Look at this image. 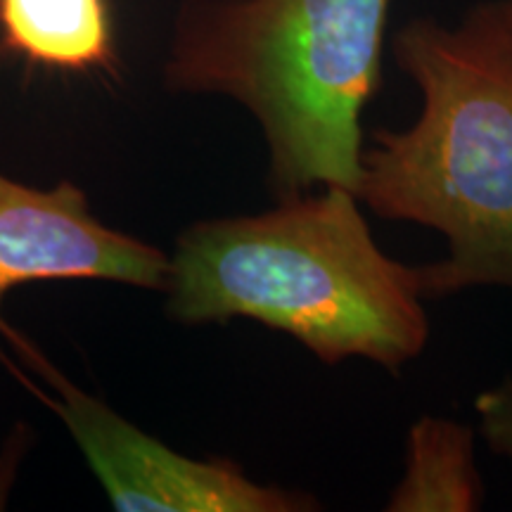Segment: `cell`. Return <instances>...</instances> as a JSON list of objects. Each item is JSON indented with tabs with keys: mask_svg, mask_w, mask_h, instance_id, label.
<instances>
[{
	"mask_svg": "<svg viewBox=\"0 0 512 512\" xmlns=\"http://www.w3.org/2000/svg\"><path fill=\"white\" fill-rule=\"evenodd\" d=\"M389 0H188L166 83L252 112L280 200L361 178V117L382 86Z\"/></svg>",
	"mask_w": 512,
	"mask_h": 512,
	"instance_id": "3",
	"label": "cell"
},
{
	"mask_svg": "<svg viewBox=\"0 0 512 512\" xmlns=\"http://www.w3.org/2000/svg\"><path fill=\"white\" fill-rule=\"evenodd\" d=\"M475 411L489 451L512 463V377L479 394Z\"/></svg>",
	"mask_w": 512,
	"mask_h": 512,
	"instance_id": "8",
	"label": "cell"
},
{
	"mask_svg": "<svg viewBox=\"0 0 512 512\" xmlns=\"http://www.w3.org/2000/svg\"><path fill=\"white\" fill-rule=\"evenodd\" d=\"M475 430L425 415L408 432L406 472L389 494V512H472L482 508Z\"/></svg>",
	"mask_w": 512,
	"mask_h": 512,
	"instance_id": "6",
	"label": "cell"
},
{
	"mask_svg": "<svg viewBox=\"0 0 512 512\" xmlns=\"http://www.w3.org/2000/svg\"><path fill=\"white\" fill-rule=\"evenodd\" d=\"M3 43L53 69L107 67L114 55L107 0H0Z\"/></svg>",
	"mask_w": 512,
	"mask_h": 512,
	"instance_id": "7",
	"label": "cell"
},
{
	"mask_svg": "<svg viewBox=\"0 0 512 512\" xmlns=\"http://www.w3.org/2000/svg\"><path fill=\"white\" fill-rule=\"evenodd\" d=\"M510 3H512V0H510Z\"/></svg>",
	"mask_w": 512,
	"mask_h": 512,
	"instance_id": "9",
	"label": "cell"
},
{
	"mask_svg": "<svg viewBox=\"0 0 512 512\" xmlns=\"http://www.w3.org/2000/svg\"><path fill=\"white\" fill-rule=\"evenodd\" d=\"M166 294L183 323L256 320L328 366L366 358L396 375L430 339L420 266L382 252L358 195L342 185L190 226Z\"/></svg>",
	"mask_w": 512,
	"mask_h": 512,
	"instance_id": "1",
	"label": "cell"
},
{
	"mask_svg": "<svg viewBox=\"0 0 512 512\" xmlns=\"http://www.w3.org/2000/svg\"><path fill=\"white\" fill-rule=\"evenodd\" d=\"M169 273L162 249L95 219L74 183L38 190L0 174V306L12 287L36 280H107L166 292Z\"/></svg>",
	"mask_w": 512,
	"mask_h": 512,
	"instance_id": "5",
	"label": "cell"
},
{
	"mask_svg": "<svg viewBox=\"0 0 512 512\" xmlns=\"http://www.w3.org/2000/svg\"><path fill=\"white\" fill-rule=\"evenodd\" d=\"M394 57L422 110L403 131H373L358 202L444 235V259L420 266L425 299L512 290V3L484 0L456 27L411 19Z\"/></svg>",
	"mask_w": 512,
	"mask_h": 512,
	"instance_id": "2",
	"label": "cell"
},
{
	"mask_svg": "<svg viewBox=\"0 0 512 512\" xmlns=\"http://www.w3.org/2000/svg\"><path fill=\"white\" fill-rule=\"evenodd\" d=\"M24 361L50 387L41 396L72 432L107 498L121 512H306L318 510L313 496L259 484L228 460H192L131 425L62 377L27 339L0 323Z\"/></svg>",
	"mask_w": 512,
	"mask_h": 512,
	"instance_id": "4",
	"label": "cell"
}]
</instances>
